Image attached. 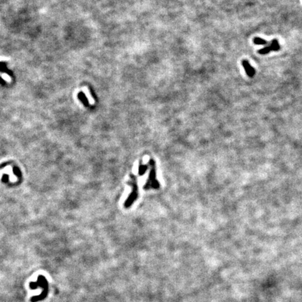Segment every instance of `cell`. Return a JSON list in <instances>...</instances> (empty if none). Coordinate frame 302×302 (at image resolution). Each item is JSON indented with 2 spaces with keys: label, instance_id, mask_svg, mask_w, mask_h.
Instances as JSON below:
<instances>
[{
  "label": "cell",
  "instance_id": "cell-1",
  "mask_svg": "<svg viewBox=\"0 0 302 302\" xmlns=\"http://www.w3.org/2000/svg\"><path fill=\"white\" fill-rule=\"evenodd\" d=\"M148 164L150 165L151 170H150L148 180L145 183V186H143V189L146 190L150 189H159L160 186L159 181L157 179L155 162L153 159H150Z\"/></svg>",
  "mask_w": 302,
  "mask_h": 302
},
{
  "label": "cell",
  "instance_id": "cell-2",
  "mask_svg": "<svg viewBox=\"0 0 302 302\" xmlns=\"http://www.w3.org/2000/svg\"><path fill=\"white\" fill-rule=\"evenodd\" d=\"M127 183L132 187V192L130 193L129 197H127V199L124 204L125 208H129L130 206L135 202V201L137 200L138 197V187L137 184V176L132 173L130 174L129 180Z\"/></svg>",
  "mask_w": 302,
  "mask_h": 302
},
{
  "label": "cell",
  "instance_id": "cell-3",
  "mask_svg": "<svg viewBox=\"0 0 302 302\" xmlns=\"http://www.w3.org/2000/svg\"><path fill=\"white\" fill-rule=\"evenodd\" d=\"M35 283L37 285H39V286L40 287H43V292L40 296H34V297H32L31 299L32 302H36L37 301L42 300V299L46 298V296L47 295V293H48V282L44 277L42 276H39V278H38V282H35Z\"/></svg>",
  "mask_w": 302,
  "mask_h": 302
},
{
  "label": "cell",
  "instance_id": "cell-4",
  "mask_svg": "<svg viewBox=\"0 0 302 302\" xmlns=\"http://www.w3.org/2000/svg\"><path fill=\"white\" fill-rule=\"evenodd\" d=\"M6 173H7V174H9V175L10 181H11V182H15V181H18V178L16 177V176L13 173V168H12V167H11V166H8L7 167L4 168L3 170H2L1 171H0V178L2 177V174Z\"/></svg>",
  "mask_w": 302,
  "mask_h": 302
},
{
  "label": "cell",
  "instance_id": "cell-5",
  "mask_svg": "<svg viewBox=\"0 0 302 302\" xmlns=\"http://www.w3.org/2000/svg\"><path fill=\"white\" fill-rule=\"evenodd\" d=\"M243 66L244 67V69L246 71L247 75L250 77H252L255 75V69L251 67V65L249 64V62L247 60L243 61Z\"/></svg>",
  "mask_w": 302,
  "mask_h": 302
},
{
  "label": "cell",
  "instance_id": "cell-6",
  "mask_svg": "<svg viewBox=\"0 0 302 302\" xmlns=\"http://www.w3.org/2000/svg\"><path fill=\"white\" fill-rule=\"evenodd\" d=\"M82 91H83V93L85 94V96L87 97V99H88L90 104H94V100L93 98H92L90 92V91H89V89L87 88V87H83V88H82Z\"/></svg>",
  "mask_w": 302,
  "mask_h": 302
},
{
  "label": "cell",
  "instance_id": "cell-7",
  "mask_svg": "<svg viewBox=\"0 0 302 302\" xmlns=\"http://www.w3.org/2000/svg\"><path fill=\"white\" fill-rule=\"evenodd\" d=\"M148 165L143 164L142 163V160H140L139 165H138V175L143 176L146 172V171L148 170Z\"/></svg>",
  "mask_w": 302,
  "mask_h": 302
},
{
  "label": "cell",
  "instance_id": "cell-8",
  "mask_svg": "<svg viewBox=\"0 0 302 302\" xmlns=\"http://www.w3.org/2000/svg\"><path fill=\"white\" fill-rule=\"evenodd\" d=\"M270 47H271V50H274V51L278 50L279 48H280V46H279V43L278 42V41H277L276 39L273 40V42H272L271 44L270 45Z\"/></svg>",
  "mask_w": 302,
  "mask_h": 302
},
{
  "label": "cell",
  "instance_id": "cell-9",
  "mask_svg": "<svg viewBox=\"0 0 302 302\" xmlns=\"http://www.w3.org/2000/svg\"><path fill=\"white\" fill-rule=\"evenodd\" d=\"M254 43L255 44H258V45H266V43H267V42H266L265 40L262 39V38H258V37L255 38Z\"/></svg>",
  "mask_w": 302,
  "mask_h": 302
},
{
  "label": "cell",
  "instance_id": "cell-10",
  "mask_svg": "<svg viewBox=\"0 0 302 302\" xmlns=\"http://www.w3.org/2000/svg\"><path fill=\"white\" fill-rule=\"evenodd\" d=\"M271 50V49L270 46H266V47L260 49V50L258 51V53H259L260 54H262V55H265V54L269 53Z\"/></svg>",
  "mask_w": 302,
  "mask_h": 302
},
{
  "label": "cell",
  "instance_id": "cell-11",
  "mask_svg": "<svg viewBox=\"0 0 302 302\" xmlns=\"http://www.w3.org/2000/svg\"><path fill=\"white\" fill-rule=\"evenodd\" d=\"M1 77L2 78H3V79L5 81H7V83H11V78L9 74H7V73H2V74H1Z\"/></svg>",
  "mask_w": 302,
  "mask_h": 302
},
{
  "label": "cell",
  "instance_id": "cell-12",
  "mask_svg": "<svg viewBox=\"0 0 302 302\" xmlns=\"http://www.w3.org/2000/svg\"><path fill=\"white\" fill-rule=\"evenodd\" d=\"M6 58H4V57H0V61L2 60H6Z\"/></svg>",
  "mask_w": 302,
  "mask_h": 302
},
{
  "label": "cell",
  "instance_id": "cell-13",
  "mask_svg": "<svg viewBox=\"0 0 302 302\" xmlns=\"http://www.w3.org/2000/svg\"><path fill=\"white\" fill-rule=\"evenodd\" d=\"M0 74H1V73H0Z\"/></svg>",
  "mask_w": 302,
  "mask_h": 302
}]
</instances>
